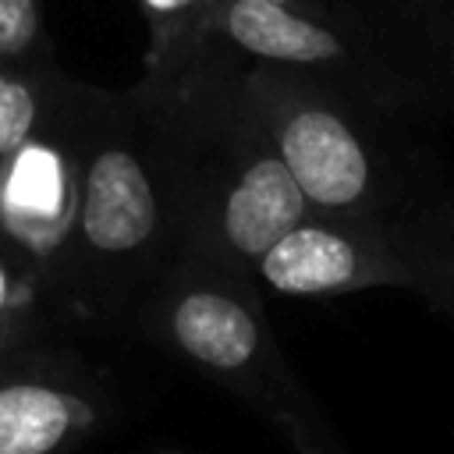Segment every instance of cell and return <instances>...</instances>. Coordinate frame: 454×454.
<instances>
[{"instance_id":"6da1fadb","label":"cell","mask_w":454,"mask_h":454,"mask_svg":"<svg viewBox=\"0 0 454 454\" xmlns=\"http://www.w3.org/2000/svg\"><path fill=\"white\" fill-rule=\"evenodd\" d=\"M170 202L177 255L255 273L312 209L245 92V57L213 39L167 85H131Z\"/></svg>"},{"instance_id":"7a4b0ae2","label":"cell","mask_w":454,"mask_h":454,"mask_svg":"<svg viewBox=\"0 0 454 454\" xmlns=\"http://www.w3.org/2000/svg\"><path fill=\"white\" fill-rule=\"evenodd\" d=\"M78 206L46 287V319L114 330L177 259V231L156 174L135 89L74 82Z\"/></svg>"},{"instance_id":"3957f363","label":"cell","mask_w":454,"mask_h":454,"mask_svg":"<svg viewBox=\"0 0 454 454\" xmlns=\"http://www.w3.org/2000/svg\"><path fill=\"white\" fill-rule=\"evenodd\" d=\"M245 92L312 213L394 216L450 199L380 114L333 85L245 57Z\"/></svg>"},{"instance_id":"277c9868","label":"cell","mask_w":454,"mask_h":454,"mask_svg":"<svg viewBox=\"0 0 454 454\" xmlns=\"http://www.w3.org/2000/svg\"><path fill=\"white\" fill-rule=\"evenodd\" d=\"M138 319L160 348L252 404L298 454H348L287 365L255 273L177 255L142 298Z\"/></svg>"},{"instance_id":"5b68a950","label":"cell","mask_w":454,"mask_h":454,"mask_svg":"<svg viewBox=\"0 0 454 454\" xmlns=\"http://www.w3.org/2000/svg\"><path fill=\"white\" fill-rule=\"evenodd\" d=\"M255 280L291 298L397 287L454 316V195L394 216L309 213L266 248Z\"/></svg>"},{"instance_id":"8992f818","label":"cell","mask_w":454,"mask_h":454,"mask_svg":"<svg viewBox=\"0 0 454 454\" xmlns=\"http://www.w3.org/2000/svg\"><path fill=\"white\" fill-rule=\"evenodd\" d=\"M216 39L255 64H277L312 74L337 92L401 117L426 103V82L404 67L372 32L337 11L305 14L270 0H223Z\"/></svg>"},{"instance_id":"52a82bcc","label":"cell","mask_w":454,"mask_h":454,"mask_svg":"<svg viewBox=\"0 0 454 454\" xmlns=\"http://www.w3.org/2000/svg\"><path fill=\"white\" fill-rule=\"evenodd\" d=\"M74 82L64 78L35 135L0 163V245L46 301L78 206Z\"/></svg>"},{"instance_id":"ba28073f","label":"cell","mask_w":454,"mask_h":454,"mask_svg":"<svg viewBox=\"0 0 454 454\" xmlns=\"http://www.w3.org/2000/svg\"><path fill=\"white\" fill-rule=\"evenodd\" d=\"M106 422V397L74 358L21 348L0 358V454H74Z\"/></svg>"},{"instance_id":"9c48e42d","label":"cell","mask_w":454,"mask_h":454,"mask_svg":"<svg viewBox=\"0 0 454 454\" xmlns=\"http://www.w3.org/2000/svg\"><path fill=\"white\" fill-rule=\"evenodd\" d=\"M223 0H135L145 21L142 85H167L184 74L216 39Z\"/></svg>"},{"instance_id":"30bf717a","label":"cell","mask_w":454,"mask_h":454,"mask_svg":"<svg viewBox=\"0 0 454 454\" xmlns=\"http://www.w3.org/2000/svg\"><path fill=\"white\" fill-rule=\"evenodd\" d=\"M64 78L67 71L57 64L53 46L21 60H0V163L35 135Z\"/></svg>"},{"instance_id":"8fae6325","label":"cell","mask_w":454,"mask_h":454,"mask_svg":"<svg viewBox=\"0 0 454 454\" xmlns=\"http://www.w3.org/2000/svg\"><path fill=\"white\" fill-rule=\"evenodd\" d=\"M46 323L50 319L35 284L21 273V266L0 245V358L21 348H32Z\"/></svg>"},{"instance_id":"7c38bea8","label":"cell","mask_w":454,"mask_h":454,"mask_svg":"<svg viewBox=\"0 0 454 454\" xmlns=\"http://www.w3.org/2000/svg\"><path fill=\"white\" fill-rule=\"evenodd\" d=\"M53 46L43 28V0H0V60H21Z\"/></svg>"},{"instance_id":"4fadbf2b","label":"cell","mask_w":454,"mask_h":454,"mask_svg":"<svg viewBox=\"0 0 454 454\" xmlns=\"http://www.w3.org/2000/svg\"><path fill=\"white\" fill-rule=\"evenodd\" d=\"M433 35H436V46L443 50V57H447V60H450V67H454V11H447V18H443V21L436 18Z\"/></svg>"},{"instance_id":"5bb4252c","label":"cell","mask_w":454,"mask_h":454,"mask_svg":"<svg viewBox=\"0 0 454 454\" xmlns=\"http://www.w3.org/2000/svg\"><path fill=\"white\" fill-rule=\"evenodd\" d=\"M270 4H280V7H291V11H305V14H330V0H270Z\"/></svg>"},{"instance_id":"9a60e30c","label":"cell","mask_w":454,"mask_h":454,"mask_svg":"<svg viewBox=\"0 0 454 454\" xmlns=\"http://www.w3.org/2000/svg\"><path fill=\"white\" fill-rule=\"evenodd\" d=\"M156 454H184V450H156Z\"/></svg>"}]
</instances>
